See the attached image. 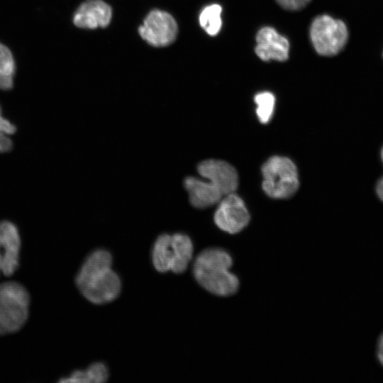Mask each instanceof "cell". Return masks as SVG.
<instances>
[{"mask_svg":"<svg viewBox=\"0 0 383 383\" xmlns=\"http://www.w3.org/2000/svg\"><path fill=\"white\" fill-rule=\"evenodd\" d=\"M255 102L257 104L256 113L261 123H268L273 114L275 98L273 94L269 91H262L255 96Z\"/></svg>","mask_w":383,"mask_h":383,"instance_id":"cell-17","label":"cell"},{"mask_svg":"<svg viewBox=\"0 0 383 383\" xmlns=\"http://www.w3.org/2000/svg\"><path fill=\"white\" fill-rule=\"evenodd\" d=\"M16 64L11 50L0 43V89L13 87Z\"/></svg>","mask_w":383,"mask_h":383,"instance_id":"cell-15","label":"cell"},{"mask_svg":"<svg viewBox=\"0 0 383 383\" xmlns=\"http://www.w3.org/2000/svg\"><path fill=\"white\" fill-rule=\"evenodd\" d=\"M222 7L217 4H213L204 7L199 17L201 27L209 35H217L222 26Z\"/></svg>","mask_w":383,"mask_h":383,"instance_id":"cell-16","label":"cell"},{"mask_svg":"<svg viewBox=\"0 0 383 383\" xmlns=\"http://www.w3.org/2000/svg\"><path fill=\"white\" fill-rule=\"evenodd\" d=\"M257 55L263 61H286L289 57V43L283 35L270 26L260 29L256 35Z\"/></svg>","mask_w":383,"mask_h":383,"instance_id":"cell-11","label":"cell"},{"mask_svg":"<svg viewBox=\"0 0 383 383\" xmlns=\"http://www.w3.org/2000/svg\"><path fill=\"white\" fill-rule=\"evenodd\" d=\"M382 55H383V54H382Z\"/></svg>","mask_w":383,"mask_h":383,"instance_id":"cell-24","label":"cell"},{"mask_svg":"<svg viewBox=\"0 0 383 383\" xmlns=\"http://www.w3.org/2000/svg\"><path fill=\"white\" fill-rule=\"evenodd\" d=\"M109 372L107 367L102 362H95L84 370H76L60 382L69 383H102L107 380Z\"/></svg>","mask_w":383,"mask_h":383,"instance_id":"cell-14","label":"cell"},{"mask_svg":"<svg viewBox=\"0 0 383 383\" xmlns=\"http://www.w3.org/2000/svg\"><path fill=\"white\" fill-rule=\"evenodd\" d=\"M183 184L188 193L190 204L198 209L218 204L223 196L217 187L204 179L189 176L184 179Z\"/></svg>","mask_w":383,"mask_h":383,"instance_id":"cell-13","label":"cell"},{"mask_svg":"<svg viewBox=\"0 0 383 383\" xmlns=\"http://www.w3.org/2000/svg\"><path fill=\"white\" fill-rule=\"evenodd\" d=\"M197 171L204 179L217 187L223 196L234 192L238 187L237 171L226 161L205 160L198 165Z\"/></svg>","mask_w":383,"mask_h":383,"instance_id":"cell-9","label":"cell"},{"mask_svg":"<svg viewBox=\"0 0 383 383\" xmlns=\"http://www.w3.org/2000/svg\"><path fill=\"white\" fill-rule=\"evenodd\" d=\"M21 238L17 227L11 221L0 222V271L6 276L18 266Z\"/></svg>","mask_w":383,"mask_h":383,"instance_id":"cell-10","label":"cell"},{"mask_svg":"<svg viewBox=\"0 0 383 383\" xmlns=\"http://www.w3.org/2000/svg\"><path fill=\"white\" fill-rule=\"evenodd\" d=\"M213 220L221 230L235 234L248 224L250 215L242 199L233 192L223 196L218 202Z\"/></svg>","mask_w":383,"mask_h":383,"instance_id":"cell-8","label":"cell"},{"mask_svg":"<svg viewBox=\"0 0 383 383\" xmlns=\"http://www.w3.org/2000/svg\"><path fill=\"white\" fill-rule=\"evenodd\" d=\"M309 33L315 50L322 56L338 54L348 39L345 23L328 15L316 17L310 26Z\"/></svg>","mask_w":383,"mask_h":383,"instance_id":"cell-6","label":"cell"},{"mask_svg":"<svg viewBox=\"0 0 383 383\" xmlns=\"http://www.w3.org/2000/svg\"><path fill=\"white\" fill-rule=\"evenodd\" d=\"M0 130L3 131L8 135L13 134L16 131V126L12 123H11L9 120H7L3 116L1 113V106H0Z\"/></svg>","mask_w":383,"mask_h":383,"instance_id":"cell-20","label":"cell"},{"mask_svg":"<svg viewBox=\"0 0 383 383\" xmlns=\"http://www.w3.org/2000/svg\"><path fill=\"white\" fill-rule=\"evenodd\" d=\"M112 16L111 7L102 0H87L75 11L73 22L82 28L94 29L107 26Z\"/></svg>","mask_w":383,"mask_h":383,"instance_id":"cell-12","label":"cell"},{"mask_svg":"<svg viewBox=\"0 0 383 383\" xmlns=\"http://www.w3.org/2000/svg\"><path fill=\"white\" fill-rule=\"evenodd\" d=\"M276 1L284 9L296 11L304 8L311 0H276Z\"/></svg>","mask_w":383,"mask_h":383,"instance_id":"cell-18","label":"cell"},{"mask_svg":"<svg viewBox=\"0 0 383 383\" xmlns=\"http://www.w3.org/2000/svg\"><path fill=\"white\" fill-rule=\"evenodd\" d=\"M141 38L155 47H165L173 43L177 33L174 18L168 13L153 10L139 28Z\"/></svg>","mask_w":383,"mask_h":383,"instance_id":"cell-7","label":"cell"},{"mask_svg":"<svg viewBox=\"0 0 383 383\" xmlns=\"http://www.w3.org/2000/svg\"><path fill=\"white\" fill-rule=\"evenodd\" d=\"M377 351H383V332L380 334L377 339Z\"/></svg>","mask_w":383,"mask_h":383,"instance_id":"cell-22","label":"cell"},{"mask_svg":"<svg viewBox=\"0 0 383 383\" xmlns=\"http://www.w3.org/2000/svg\"><path fill=\"white\" fill-rule=\"evenodd\" d=\"M232 265V257L226 250L207 248L194 262V277L209 292L220 296H231L239 287L238 277L230 271Z\"/></svg>","mask_w":383,"mask_h":383,"instance_id":"cell-2","label":"cell"},{"mask_svg":"<svg viewBox=\"0 0 383 383\" xmlns=\"http://www.w3.org/2000/svg\"><path fill=\"white\" fill-rule=\"evenodd\" d=\"M262 189L274 199H287L293 196L299 185L298 172L288 157L272 156L262 165Z\"/></svg>","mask_w":383,"mask_h":383,"instance_id":"cell-5","label":"cell"},{"mask_svg":"<svg viewBox=\"0 0 383 383\" xmlns=\"http://www.w3.org/2000/svg\"><path fill=\"white\" fill-rule=\"evenodd\" d=\"M376 355L378 362L383 367V351H376Z\"/></svg>","mask_w":383,"mask_h":383,"instance_id":"cell-23","label":"cell"},{"mask_svg":"<svg viewBox=\"0 0 383 383\" xmlns=\"http://www.w3.org/2000/svg\"><path fill=\"white\" fill-rule=\"evenodd\" d=\"M30 297L26 289L16 282L0 284V335L18 331L28 316Z\"/></svg>","mask_w":383,"mask_h":383,"instance_id":"cell-4","label":"cell"},{"mask_svg":"<svg viewBox=\"0 0 383 383\" xmlns=\"http://www.w3.org/2000/svg\"><path fill=\"white\" fill-rule=\"evenodd\" d=\"M193 244L190 238L182 233H163L156 239L152 260L160 272H184L192 259Z\"/></svg>","mask_w":383,"mask_h":383,"instance_id":"cell-3","label":"cell"},{"mask_svg":"<svg viewBox=\"0 0 383 383\" xmlns=\"http://www.w3.org/2000/svg\"><path fill=\"white\" fill-rule=\"evenodd\" d=\"M13 143L8 134L0 130V152H6L12 149Z\"/></svg>","mask_w":383,"mask_h":383,"instance_id":"cell-19","label":"cell"},{"mask_svg":"<svg viewBox=\"0 0 383 383\" xmlns=\"http://www.w3.org/2000/svg\"><path fill=\"white\" fill-rule=\"evenodd\" d=\"M381 159L383 162V147L381 150ZM376 192L379 198L383 201V177L378 181L377 184Z\"/></svg>","mask_w":383,"mask_h":383,"instance_id":"cell-21","label":"cell"},{"mask_svg":"<svg viewBox=\"0 0 383 383\" xmlns=\"http://www.w3.org/2000/svg\"><path fill=\"white\" fill-rule=\"evenodd\" d=\"M111 266V255L104 249L92 252L82 265L75 282L82 294L90 302L104 304L119 295L121 280Z\"/></svg>","mask_w":383,"mask_h":383,"instance_id":"cell-1","label":"cell"}]
</instances>
